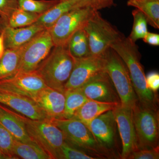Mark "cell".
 <instances>
[{
    "label": "cell",
    "instance_id": "15",
    "mask_svg": "<svg viewBox=\"0 0 159 159\" xmlns=\"http://www.w3.org/2000/svg\"><path fill=\"white\" fill-rule=\"evenodd\" d=\"M116 122L113 110L107 111L87 125L100 146L108 152L115 143Z\"/></svg>",
    "mask_w": 159,
    "mask_h": 159
},
{
    "label": "cell",
    "instance_id": "13",
    "mask_svg": "<svg viewBox=\"0 0 159 159\" xmlns=\"http://www.w3.org/2000/svg\"><path fill=\"white\" fill-rule=\"evenodd\" d=\"M79 89L88 99L120 103L113 84L105 71L95 76Z\"/></svg>",
    "mask_w": 159,
    "mask_h": 159
},
{
    "label": "cell",
    "instance_id": "34",
    "mask_svg": "<svg viewBox=\"0 0 159 159\" xmlns=\"http://www.w3.org/2000/svg\"><path fill=\"white\" fill-rule=\"evenodd\" d=\"M147 87L154 93L157 94L159 89V74L158 72H150L145 76Z\"/></svg>",
    "mask_w": 159,
    "mask_h": 159
},
{
    "label": "cell",
    "instance_id": "28",
    "mask_svg": "<svg viewBox=\"0 0 159 159\" xmlns=\"http://www.w3.org/2000/svg\"><path fill=\"white\" fill-rule=\"evenodd\" d=\"M134 23L132 29L128 38L134 42L144 38L148 33L147 20L144 14L138 9L132 11Z\"/></svg>",
    "mask_w": 159,
    "mask_h": 159
},
{
    "label": "cell",
    "instance_id": "7",
    "mask_svg": "<svg viewBox=\"0 0 159 159\" xmlns=\"http://www.w3.org/2000/svg\"><path fill=\"white\" fill-rule=\"evenodd\" d=\"M132 112L139 150L158 146L159 129L157 110L145 107L138 102Z\"/></svg>",
    "mask_w": 159,
    "mask_h": 159
},
{
    "label": "cell",
    "instance_id": "16",
    "mask_svg": "<svg viewBox=\"0 0 159 159\" xmlns=\"http://www.w3.org/2000/svg\"><path fill=\"white\" fill-rule=\"evenodd\" d=\"M45 113L49 119L63 118L65 106V94L47 86L34 95L32 98Z\"/></svg>",
    "mask_w": 159,
    "mask_h": 159
},
{
    "label": "cell",
    "instance_id": "29",
    "mask_svg": "<svg viewBox=\"0 0 159 159\" xmlns=\"http://www.w3.org/2000/svg\"><path fill=\"white\" fill-rule=\"evenodd\" d=\"M14 137L0 124V150L7 159H16L13 153Z\"/></svg>",
    "mask_w": 159,
    "mask_h": 159
},
{
    "label": "cell",
    "instance_id": "12",
    "mask_svg": "<svg viewBox=\"0 0 159 159\" xmlns=\"http://www.w3.org/2000/svg\"><path fill=\"white\" fill-rule=\"evenodd\" d=\"M116 125L122 142L121 159H128L134 152L139 150L136 133L134 125L132 109L121 104L113 110Z\"/></svg>",
    "mask_w": 159,
    "mask_h": 159
},
{
    "label": "cell",
    "instance_id": "2",
    "mask_svg": "<svg viewBox=\"0 0 159 159\" xmlns=\"http://www.w3.org/2000/svg\"><path fill=\"white\" fill-rule=\"evenodd\" d=\"M75 61L67 45L54 46L35 70L47 86L65 93V85L74 69Z\"/></svg>",
    "mask_w": 159,
    "mask_h": 159
},
{
    "label": "cell",
    "instance_id": "8",
    "mask_svg": "<svg viewBox=\"0 0 159 159\" xmlns=\"http://www.w3.org/2000/svg\"><path fill=\"white\" fill-rule=\"evenodd\" d=\"M95 9L80 7L63 15L49 29L54 46H67L76 31L84 29Z\"/></svg>",
    "mask_w": 159,
    "mask_h": 159
},
{
    "label": "cell",
    "instance_id": "38",
    "mask_svg": "<svg viewBox=\"0 0 159 159\" xmlns=\"http://www.w3.org/2000/svg\"><path fill=\"white\" fill-rule=\"evenodd\" d=\"M2 26L1 18H0V34H1V32H2Z\"/></svg>",
    "mask_w": 159,
    "mask_h": 159
},
{
    "label": "cell",
    "instance_id": "10",
    "mask_svg": "<svg viewBox=\"0 0 159 159\" xmlns=\"http://www.w3.org/2000/svg\"><path fill=\"white\" fill-rule=\"evenodd\" d=\"M75 59L74 69L65 85V92L81 87L92 78L105 71L103 56L90 55Z\"/></svg>",
    "mask_w": 159,
    "mask_h": 159
},
{
    "label": "cell",
    "instance_id": "24",
    "mask_svg": "<svg viewBox=\"0 0 159 159\" xmlns=\"http://www.w3.org/2000/svg\"><path fill=\"white\" fill-rule=\"evenodd\" d=\"M67 46L70 53L75 58L90 55L88 38L84 29H80L72 35Z\"/></svg>",
    "mask_w": 159,
    "mask_h": 159
},
{
    "label": "cell",
    "instance_id": "33",
    "mask_svg": "<svg viewBox=\"0 0 159 159\" xmlns=\"http://www.w3.org/2000/svg\"><path fill=\"white\" fill-rule=\"evenodd\" d=\"M84 7L98 10L114 5L113 0H84Z\"/></svg>",
    "mask_w": 159,
    "mask_h": 159
},
{
    "label": "cell",
    "instance_id": "31",
    "mask_svg": "<svg viewBox=\"0 0 159 159\" xmlns=\"http://www.w3.org/2000/svg\"><path fill=\"white\" fill-rule=\"evenodd\" d=\"M18 8L17 0H0V18L2 29L7 26L8 20L12 12Z\"/></svg>",
    "mask_w": 159,
    "mask_h": 159
},
{
    "label": "cell",
    "instance_id": "18",
    "mask_svg": "<svg viewBox=\"0 0 159 159\" xmlns=\"http://www.w3.org/2000/svg\"><path fill=\"white\" fill-rule=\"evenodd\" d=\"M0 124L16 140L24 142H33L26 131L24 122L14 114V111L1 103Z\"/></svg>",
    "mask_w": 159,
    "mask_h": 159
},
{
    "label": "cell",
    "instance_id": "37",
    "mask_svg": "<svg viewBox=\"0 0 159 159\" xmlns=\"http://www.w3.org/2000/svg\"><path fill=\"white\" fill-rule=\"evenodd\" d=\"M6 157L4 155V154L2 153V152L0 150V159H6Z\"/></svg>",
    "mask_w": 159,
    "mask_h": 159
},
{
    "label": "cell",
    "instance_id": "25",
    "mask_svg": "<svg viewBox=\"0 0 159 159\" xmlns=\"http://www.w3.org/2000/svg\"><path fill=\"white\" fill-rule=\"evenodd\" d=\"M65 106L63 119H71L88 100L79 88L66 91Z\"/></svg>",
    "mask_w": 159,
    "mask_h": 159
},
{
    "label": "cell",
    "instance_id": "35",
    "mask_svg": "<svg viewBox=\"0 0 159 159\" xmlns=\"http://www.w3.org/2000/svg\"><path fill=\"white\" fill-rule=\"evenodd\" d=\"M142 39L144 42L151 45H159V35L157 33L148 32L144 38Z\"/></svg>",
    "mask_w": 159,
    "mask_h": 159
},
{
    "label": "cell",
    "instance_id": "14",
    "mask_svg": "<svg viewBox=\"0 0 159 159\" xmlns=\"http://www.w3.org/2000/svg\"><path fill=\"white\" fill-rule=\"evenodd\" d=\"M0 103L33 119H50L34 100L29 97L0 89Z\"/></svg>",
    "mask_w": 159,
    "mask_h": 159
},
{
    "label": "cell",
    "instance_id": "26",
    "mask_svg": "<svg viewBox=\"0 0 159 159\" xmlns=\"http://www.w3.org/2000/svg\"><path fill=\"white\" fill-rule=\"evenodd\" d=\"M18 8L25 11L42 15L59 3L60 0H17Z\"/></svg>",
    "mask_w": 159,
    "mask_h": 159
},
{
    "label": "cell",
    "instance_id": "22",
    "mask_svg": "<svg viewBox=\"0 0 159 159\" xmlns=\"http://www.w3.org/2000/svg\"><path fill=\"white\" fill-rule=\"evenodd\" d=\"M127 4L140 10L149 25L159 29V0H128Z\"/></svg>",
    "mask_w": 159,
    "mask_h": 159
},
{
    "label": "cell",
    "instance_id": "23",
    "mask_svg": "<svg viewBox=\"0 0 159 159\" xmlns=\"http://www.w3.org/2000/svg\"><path fill=\"white\" fill-rule=\"evenodd\" d=\"M13 153L16 159H51L35 142H24L15 139Z\"/></svg>",
    "mask_w": 159,
    "mask_h": 159
},
{
    "label": "cell",
    "instance_id": "1",
    "mask_svg": "<svg viewBox=\"0 0 159 159\" xmlns=\"http://www.w3.org/2000/svg\"><path fill=\"white\" fill-rule=\"evenodd\" d=\"M110 48L116 52L127 67L139 103L145 107L157 110V96L147 87L146 76L135 43L123 36L112 44Z\"/></svg>",
    "mask_w": 159,
    "mask_h": 159
},
{
    "label": "cell",
    "instance_id": "39",
    "mask_svg": "<svg viewBox=\"0 0 159 159\" xmlns=\"http://www.w3.org/2000/svg\"><path fill=\"white\" fill-rule=\"evenodd\" d=\"M66 1V0H60V2H62V1Z\"/></svg>",
    "mask_w": 159,
    "mask_h": 159
},
{
    "label": "cell",
    "instance_id": "3",
    "mask_svg": "<svg viewBox=\"0 0 159 159\" xmlns=\"http://www.w3.org/2000/svg\"><path fill=\"white\" fill-rule=\"evenodd\" d=\"M14 111L25 124L30 139L48 154L51 159H61V147L65 138L62 131L50 119H33Z\"/></svg>",
    "mask_w": 159,
    "mask_h": 159
},
{
    "label": "cell",
    "instance_id": "9",
    "mask_svg": "<svg viewBox=\"0 0 159 159\" xmlns=\"http://www.w3.org/2000/svg\"><path fill=\"white\" fill-rule=\"evenodd\" d=\"M54 47L49 29H45L40 32L25 44L17 73L35 70Z\"/></svg>",
    "mask_w": 159,
    "mask_h": 159
},
{
    "label": "cell",
    "instance_id": "21",
    "mask_svg": "<svg viewBox=\"0 0 159 159\" xmlns=\"http://www.w3.org/2000/svg\"><path fill=\"white\" fill-rule=\"evenodd\" d=\"M25 44L16 48L6 50L0 58V80L12 77L17 73Z\"/></svg>",
    "mask_w": 159,
    "mask_h": 159
},
{
    "label": "cell",
    "instance_id": "32",
    "mask_svg": "<svg viewBox=\"0 0 159 159\" xmlns=\"http://www.w3.org/2000/svg\"><path fill=\"white\" fill-rule=\"evenodd\" d=\"M128 159H158L159 145L151 148L140 149L134 152L128 157Z\"/></svg>",
    "mask_w": 159,
    "mask_h": 159
},
{
    "label": "cell",
    "instance_id": "30",
    "mask_svg": "<svg viewBox=\"0 0 159 159\" xmlns=\"http://www.w3.org/2000/svg\"><path fill=\"white\" fill-rule=\"evenodd\" d=\"M61 159H96L84 152L73 147L65 142L61 147Z\"/></svg>",
    "mask_w": 159,
    "mask_h": 159
},
{
    "label": "cell",
    "instance_id": "17",
    "mask_svg": "<svg viewBox=\"0 0 159 159\" xmlns=\"http://www.w3.org/2000/svg\"><path fill=\"white\" fill-rule=\"evenodd\" d=\"M45 29L36 23L22 28H13L5 26L1 33L4 39L5 49L19 48L29 42L36 34Z\"/></svg>",
    "mask_w": 159,
    "mask_h": 159
},
{
    "label": "cell",
    "instance_id": "27",
    "mask_svg": "<svg viewBox=\"0 0 159 159\" xmlns=\"http://www.w3.org/2000/svg\"><path fill=\"white\" fill-rule=\"evenodd\" d=\"M41 15L18 8L12 12L8 20L7 26L13 28L30 26L36 22Z\"/></svg>",
    "mask_w": 159,
    "mask_h": 159
},
{
    "label": "cell",
    "instance_id": "6",
    "mask_svg": "<svg viewBox=\"0 0 159 159\" xmlns=\"http://www.w3.org/2000/svg\"><path fill=\"white\" fill-rule=\"evenodd\" d=\"M51 122L63 133L66 142L97 157H108V152L102 148L85 124L74 118L51 119Z\"/></svg>",
    "mask_w": 159,
    "mask_h": 159
},
{
    "label": "cell",
    "instance_id": "4",
    "mask_svg": "<svg viewBox=\"0 0 159 159\" xmlns=\"http://www.w3.org/2000/svg\"><path fill=\"white\" fill-rule=\"evenodd\" d=\"M105 71L119 95L121 105L133 109L139 102L127 67L120 56L110 48L103 56Z\"/></svg>",
    "mask_w": 159,
    "mask_h": 159
},
{
    "label": "cell",
    "instance_id": "11",
    "mask_svg": "<svg viewBox=\"0 0 159 159\" xmlns=\"http://www.w3.org/2000/svg\"><path fill=\"white\" fill-rule=\"evenodd\" d=\"M47 87L36 70L17 73L12 77L0 80V89L20 94L31 99L38 92Z\"/></svg>",
    "mask_w": 159,
    "mask_h": 159
},
{
    "label": "cell",
    "instance_id": "36",
    "mask_svg": "<svg viewBox=\"0 0 159 159\" xmlns=\"http://www.w3.org/2000/svg\"><path fill=\"white\" fill-rule=\"evenodd\" d=\"M5 45H4V39H3L2 34H0V58L2 57L3 54L5 53Z\"/></svg>",
    "mask_w": 159,
    "mask_h": 159
},
{
    "label": "cell",
    "instance_id": "20",
    "mask_svg": "<svg viewBox=\"0 0 159 159\" xmlns=\"http://www.w3.org/2000/svg\"><path fill=\"white\" fill-rule=\"evenodd\" d=\"M84 7L83 0H66L60 2L39 18L36 23L46 29H50L63 15L77 9Z\"/></svg>",
    "mask_w": 159,
    "mask_h": 159
},
{
    "label": "cell",
    "instance_id": "5",
    "mask_svg": "<svg viewBox=\"0 0 159 159\" xmlns=\"http://www.w3.org/2000/svg\"><path fill=\"white\" fill-rule=\"evenodd\" d=\"M87 34L91 56L102 57L112 44L123 36L98 10H95L84 27Z\"/></svg>",
    "mask_w": 159,
    "mask_h": 159
},
{
    "label": "cell",
    "instance_id": "19",
    "mask_svg": "<svg viewBox=\"0 0 159 159\" xmlns=\"http://www.w3.org/2000/svg\"><path fill=\"white\" fill-rule=\"evenodd\" d=\"M120 104L89 99L76 111L72 118L78 119L87 126L97 117L107 111L114 110Z\"/></svg>",
    "mask_w": 159,
    "mask_h": 159
}]
</instances>
